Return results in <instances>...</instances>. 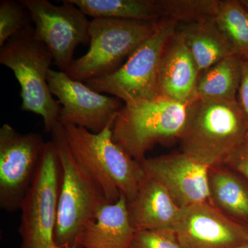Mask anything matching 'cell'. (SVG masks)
Wrapping results in <instances>:
<instances>
[{
    "instance_id": "obj_1",
    "label": "cell",
    "mask_w": 248,
    "mask_h": 248,
    "mask_svg": "<svg viewBox=\"0 0 248 248\" xmlns=\"http://www.w3.org/2000/svg\"><path fill=\"white\" fill-rule=\"evenodd\" d=\"M114 122L98 133L63 125L72 155L101 187L109 203L117 202L122 194L127 202L133 200L145 177L141 163L113 141Z\"/></svg>"
},
{
    "instance_id": "obj_2",
    "label": "cell",
    "mask_w": 248,
    "mask_h": 248,
    "mask_svg": "<svg viewBox=\"0 0 248 248\" xmlns=\"http://www.w3.org/2000/svg\"><path fill=\"white\" fill-rule=\"evenodd\" d=\"M248 122L237 100L197 99L188 104L182 152L208 167L222 166L243 143Z\"/></svg>"
},
{
    "instance_id": "obj_3",
    "label": "cell",
    "mask_w": 248,
    "mask_h": 248,
    "mask_svg": "<svg viewBox=\"0 0 248 248\" xmlns=\"http://www.w3.org/2000/svg\"><path fill=\"white\" fill-rule=\"evenodd\" d=\"M50 133L62 168L55 242L78 248L81 232L109 203L101 187L72 155L63 125L58 122Z\"/></svg>"
},
{
    "instance_id": "obj_4",
    "label": "cell",
    "mask_w": 248,
    "mask_h": 248,
    "mask_svg": "<svg viewBox=\"0 0 248 248\" xmlns=\"http://www.w3.org/2000/svg\"><path fill=\"white\" fill-rule=\"evenodd\" d=\"M53 58L28 27L0 47V63L14 72L20 86V109L41 116L45 131L50 133L58 122L61 105L49 89L47 77Z\"/></svg>"
},
{
    "instance_id": "obj_5",
    "label": "cell",
    "mask_w": 248,
    "mask_h": 248,
    "mask_svg": "<svg viewBox=\"0 0 248 248\" xmlns=\"http://www.w3.org/2000/svg\"><path fill=\"white\" fill-rule=\"evenodd\" d=\"M188 104L161 96L124 104L112 126L113 141L141 163L146 159L147 152L156 145L180 140Z\"/></svg>"
},
{
    "instance_id": "obj_6",
    "label": "cell",
    "mask_w": 248,
    "mask_h": 248,
    "mask_svg": "<svg viewBox=\"0 0 248 248\" xmlns=\"http://www.w3.org/2000/svg\"><path fill=\"white\" fill-rule=\"evenodd\" d=\"M159 21L93 19L90 26L89 50L74 60L66 74L81 82L112 74L151 37Z\"/></svg>"
},
{
    "instance_id": "obj_7",
    "label": "cell",
    "mask_w": 248,
    "mask_h": 248,
    "mask_svg": "<svg viewBox=\"0 0 248 248\" xmlns=\"http://www.w3.org/2000/svg\"><path fill=\"white\" fill-rule=\"evenodd\" d=\"M179 23L162 18L149 38L138 47L117 71L86 81L93 91L108 93L124 104L151 100L159 96L158 76L164 46Z\"/></svg>"
},
{
    "instance_id": "obj_8",
    "label": "cell",
    "mask_w": 248,
    "mask_h": 248,
    "mask_svg": "<svg viewBox=\"0 0 248 248\" xmlns=\"http://www.w3.org/2000/svg\"><path fill=\"white\" fill-rule=\"evenodd\" d=\"M61 181L58 153L52 141L46 142L33 182L19 208L21 248H50L55 245Z\"/></svg>"
},
{
    "instance_id": "obj_9",
    "label": "cell",
    "mask_w": 248,
    "mask_h": 248,
    "mask_svg": "<svg viewBox=\"0 0 248 248\" xmlns=\"http://www.w3.org/2000/svg\"><path fill=\"white\" fill-rule=\"evenodd\" d=\"M62 1L57 6L48 0H20L35 24L36 38L48 48L60 71L66 73L77 47L89 43L91 21L68 0Z\"/></svg>"
},
{
    "instance_id": "obj_10",
    "label": "cell",
    "mask_w": 248,
    "mask_h": 248,
    "mask_svg": "<svg viewBox=\"0 0 248 248\" xmlns=\"http://www.w3.org/2000/svg\"><path fill=\"white\" fill-rule=\"evenodd\" d=\"M46 142L35 133H19L9 124L0 128V207L20 208L40 166Z\"/></svg>"
},
{
    "instance_id": "obj_11",
    "label": "cell",
    "mask_w": 248,
    "mask_h": 248,
    "mask_svg": "<svg viewBox=\"0 0 248 248\" xmlns=\"http://www.w3.org/2000/svg\"><path fill=\"white\" fill-rule=\"evenodd\" d=\"M49 89L61 105L58 122L100 133L115 120L124 104L118 98L96 92L86 84L71 79L66 73L50 69Z\"/></svg>"
},
{
    "instance_id": "obj_12",
    "label": "cell",
    "mask_w": 248,
    "mask_h": 248,
    "mask_svg": "<svg viewBox=\"0 0 248 248\" xmlns=\"http://www.w3.org/2000/svg\"><path fill=\"white\" fill-rule=\"evenodd\" d=\"M141 165L145 174L164 186L181 209L209 202L210 167L183 152L146 158Z\"/></svg>"
},
{
    "instance_id": "obj_13",
    "label": "cell",
    "mask_w": 248,
    "mask_h": 248,
    "mask_svg": "<svg viewBox=\"0 0 248 248\" xmlns=\"http://www.w3.org/2000/svg\"><path fill=\"white\" fill-rule=\"evenodd\" d=\"M174 231L182 248H234L248 241V228L209 202L182 209Z\"/></svg>"
},
{
    "instance_id": "obj_14",
    "label": "cell",
    "mask_w": 248,
    "mask_h": 248,
    "mask_svg": "<svg viewBox=\"0 0 248 248\" xmlns=\"http://www.w3.org/2000/svg\"><path fill=\"white\" fill-rule=\"evenodd\" d=\"M200 71L182 36L175 31L161 54L158 94L176 102L190 104L197 99Z\"/></svg>"
},
{
    "instance_id": "obj_15",
    "label": "cell",
    "mask_w": 248,
    "mask_h": 248,
    "mask_svg": "<svg viewBox=\"0 0 248 248\" xmlns=\"http://www.w3.org/2000/svg\"><path fill=\"white\" fill-rule=\"evenodd\" d=\"M127 210L135 232L174 231L182 212L164 186L146 174Z\"/></svg>"
},
{
    "instance_id": "obj_16",
    "label": "cell",
    "mask_w": 248,
    "mask_h": 248,
    "mask_svg": "<svg viewBox=\"0 0 248 248\" xmlns=\"http://www.w3.org/2000/svg\"><path fill=\"white\" fill-rule=\"evenodd\" d=\"M135 232L129 221L126 198L122 194L117 202L104 205L85 227L78 248H130Z\"/></svg>"
},
{
    "instance_id": "obj_17",
    "label": "cell",
    "mask_w": 248,
    "mask_h": 248,
    "mask_svg": "<svg viewBox=\"0 0 248 248\" xmlns=\"http://www.w3.org/2000/svg\"><path fill=\"white\" fill-rule=\"evenodd\" d=\"M176 31L182 36L200 73L223 59L236 55L217 26L215 17L197 22L179 23Z\"/></svg>"
},
{
    "instance_id": "obj_18",
    "label": "cell",
    "mask_w": 248,
    "mask_h": 248,
    "mask_svg": "<svg viewBox=\"0 0 248 248\" xmlns=\"http://www.w3.org/2000/svg\"><path fill=\"white\" fill-rule=\"evenodd\" d=\"M209 203L248 228V180L225 165L209 168Z\"/></svg>"
},
{
    "instance_id": "obj_19",
    "label": "cell",
    "mask_w": 248,
    "mask_h": 248,
    "mask_svg": "<svg viewBox=\"0 0 248 248\" xmlns=\"http://www.w3.org/2000/svg\"><path fill=\"white\" fill-rule=\"evenodd\" d=\"M241 78V57H227L200 73L197 98L209 101H236Z\"/></svg>"
},
{
    "instance_id": "obj_20",
    "label": "cell",
    "mask_w": 248,
    "mask_h": 248,
    "mask_svg": "<svg viewBox=\"0 0 248 248\" xmlns=\"http://www.w3.org/2000/svg\"><path fill=\"white\" fill-rule=\"evenodd\" d=\"M86 16L141 22L162 19L159 0H68Z\"/></svg>"
},
{
    "instance_id": "obj_21",
    "label": "cell",
    "mask_w": 248,
    "mask_h": 248,
    "mask_svg": "<svg viewBox=\"0 0 248 248\" xmlns=\"http://www.w3.org/2000/svg\"><path fill=\"white\" fill-rule=\"evenodd\" d=\"M215 22L235 53L248 55V11L240 0H221Z\"/></svg>"
},
{
    "instance_id": "obj_22",
    "label": "cell",
    "mask_w": 248,
    "mask_h": 248,
    "mask_svg": "<svg viewBox=\"0 0 248 248\" xmlns=\"http://www.w3.org/2000/svg\"><path fill=\"white\" fill-rule=\"evenodd\" d=\"M220 4L221 0H159L163 18L178 23L215 17Z\"/></svg>"
},
{
    "instance_id": "obj_23",
    "label": "cell",
    "mask_w": 248,
    "mask_h": 248,
    "mask_svg": "<svg viewBox=\"0 0 248 248\" xmlns=\"http://www.w3.org/2000/svg\"><path fill=\"white\" fill-rule=\"evenodd\" d=\"M32 23L29 11L20 1H0V47Z\"/></svg>"
},
{
    "instance_id": "obj_24",
    "label": "cell",
    "mask_w": 248,
    "mask_h": 248,
    "mask_svg": "<svg viewBox=\"0 0 248 248\" xmlns=\"http://www.w3.org/2000/svg\"><path fill=\"white\" fill-rule=\"evenodd\" d=\"M130 248H182L172 230L138 231Z\"/></svg>"
},
{
    "instance_id": "obj_25",
    "label": "cell",
    "mask_w": 248,
    "mask_h": 248,
    "mask_svg": "<svg viewBox=\"0 0 248 248\" xmlns=\"http://www.w3.org/2000/svg\"><path fill=\"white\" fill-rule=\"evenodd\" d=\"M223 165L239 173L248 180V134L243 143L232 153Z\"/></svg>"
},
{
    "instance_id": "obj_26",
    "label": "cell",
    "mask_w": 248,
    "mask_h": 248,
    "mask_svg": "<svg viewBox=\"0 0 248 248\" xmlns=\"http://www.w3.org/2000/svg\"><path fill=\"white\" fill-rule=\"evenodd\" d=\"M241 78L237 100L248 122V55L241 57Z\"/></svg>"
},
{
    "instance_id": "obj_27",
    "label": "cell",
    "mask_w": 248,
    "mask_h": 248,
    "mask_svg": "<svg viewBox=\"0 0 248 248\" xmlns=\"http://www.w3.org/2000/svg\"><path fill=\"white\" fill-rule=\"evenodd\" d=\"M234 248H248V242L244 243V244L239 245Z\"/></svg>"
},
{
    "instance_id": "obj_28",
    "label": "cell",
    "mask_w": 248,
    "mask_h": 248,
    "mask_svg": "<svg viewBox=\"0 0 248 248\" xmlns=\"http://www.w3.org/2000/svg\"><path fill=\"white\" fill-rule=\"evenodd\" d=\"M242 4L244 5L245 8L248 11V0H240Z\"/></svg>"
},
{
    "instance_id": "obj_29",
    "label": "cell",
    "mask_w": 248,
    "mask_h": 248,
    "mask_svg": "<svg viewBox=\"0 0 248 248\" xmlns=\"http://www.w3.org/2000/svg\"><path fill=\"white\" fill-rule=\"evenodd\" d=\"M50 248H77L75 247H64V246H58V245H54L53 246H52Z\"/></svg>"
}]
</instances>
